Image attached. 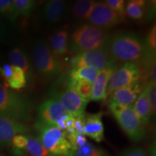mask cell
I'll return each instance as SVG.
<instances>
[{"label":"cell","mask_w":156,"mask_h":156,"mask_svg":"<svg viewBox=\"0 0 156 156\" xmlns=\"http://www.w3.org/2000/svg\"><path fill=\"white\" fill-rule=\"evenodd\" d=\"M107 49L112 59L122 64L140 65L147 59L155 57L147 51L145 40L132 31H122L109 37Z\"/></svg>","instance_id":"obj_1"},{"label":"cell","mask_w":156,"mask_h":156,"mask_svg":"<svg viewBox=\"0 0 156 156\" xmlns=\"http://www.w3.org/2000/svg\"><path fill=\"white\" fill-rule=\"evenodd\" d=\"M109 35L106 30L83 23L77 27L69 36L68 51L73 53L83 52L107 47Z\"/></svg>","instance_id":"obj_2"},{"label":"cell","mask_w":156,"mask_h":156,"mask_svg":"<svg viewBox=\"0 0 156 156\" xmlns=\"http://www.w3.org/2000/svg\"><path fill=\"white\" fill-rule=\"evenodd\" d=\"M35 128L38 139L53 156H74L75 147L67 132L54 124L37 121Z\"/></svg>","instance_id":"obj_3"},{"label":"cell","mask_w":156,"mask_h":156,"mask_svg":"<svg viewBox=\"0 0 156 156\" xmlns=\"http://www.w3.org/2000/svg\"><path fill=\"white\" fill-rule=\"evenodd\" d=\"M32 112V103L28 97L0 83V116L24 123L30 120Z\"/></svg>","instance_id":"obj_4"},{"label":"cell","mask_w":156,"mask_h":156,"mask_svg":"<svg viewBox=\"0 0 156 156\" xmlns=\"http://www.w3.org/2000/svg\"><path fill=\"white\" fill-rule=\"evenodd\" d=\"M31 58L35 69L43 79H54L61 73V64L51 53L47 42L44 39H36L34 42Z\"/></svg>","instance_id":"obj_5"},{"label":"cell","mask_w":156,"mask_h":156,"mask_svg":"<svg viewBox=\"0 0 156 156\" xmlns=\"http://www.w3.org/2000/svg\"><path fill=\"white\" fill-rule=\"evenodd\" d=\"M111 112L120 127L132 141L140 142L145 138V126L138 119L132 106L114 109Z\"/></svg>","instance_id":"obj_6"},{"label":"cell","mask_w":156,"mask_h":156,"mask_svg":"<svg viewBox=\"0 0 156 156\" xmlns=\"http://www.w3.org/2000/svg\"><path fill=\"white\" fill-rule=\"evenodd\" d=\"M51 98L57 100L64 110L74 117L82 116L85 114V110L89 101L81 98L67 85L60 90H54Z\"/></svg>","instance_id":"obj_7"},{"label":"cell","mask_w":156,"mask_h":156,"mask_svg":"<svg viewBox=\"0 0 156 156\" xmlns=\"http://www.w3.org/2000/svg\"><path fill=\"white\" fill-rule=\"evenodd\" d=\"M140 67L135 63H122L116 66L109 80L107 98L113 92L127 86L140 78Z\"/></svg>","instance_id":"obj_8"},{"label":"cell","mask_w":156,"mask_h":156,"mask_svg":"<svg viewBox=\"0 0 156 156\" xmlns=\"http://www.w3.org/2000/svg\"><path fill=\"white\" fill-rule=\"evenodd\" d=\"M124 19V16L112 10L104 2H95L87 20L89 24L106 30L119 25Z\"/></svg>","instance_id":"obj_9"},{"label":"cell","mask_w":156,"mask_h":156,"mask_svg":"<svg viewBox=\"0 0 156 156\" xmlns=\"http://www.w3.org/2000/svg\"><path fill=\"white\" fill-rule=\"evenodd\" d=\"M142 81L139 79L133 83L113 92L109 95L110 110L133 106L140 93L143 90Z\"/></svg>","instance_id":"obj_10"},{"label":"cell","mask_w":156,"mask_h":156,"mask_svg":"<svg viewBox=\"0 0 156 156\" xmlns=\"http://www.w3.org/2000/svg\"><path fill=\"white\" fill-rule=\"evenodd\" d=\"M112 59L107 47L97 48L78 54L72 62L71 69L80 67H90L100 71Z\"/></svg>","instance_id":"obj_11"},{"label":"cell","mask_w":156,"mask_h":156,"mask_svg":"<svg viewBox=\"0 0 156 156\" xmlns=\"http://www.w3.org/2000/svg\"><path fill=\"white\" fill-rule=\"evenodd\" d=\"M69 114L57 100L54 98L44 101L38 109V121L57 126L64 116Z\"/></svg>","instance_id":"obj_12"},{"label":"cell","mask_w":156,"mask_h":156,"mask_svg":"<svg viewBox=\"0 0 156 156\" xmlns=\"http://www.w3.org/2000/svg\"><path fill=\"white\" fill-rule=\"evenodd\" d=\"M30 131V127L25 123L0 116V146H10L15 136L25 134Z\"/></svg>","instance_id":"obj_13"},{"label":"cell","mask_w":156,"mask_h":156,"mask_svg":"<svg viewBox=\"0 0 156 156\" xmlns=\"http://www.w3.org/2000/svg\"><path fill=\"white\" fill-rule=\"evenodd\" d=\"M116 62L111 59L106 66L100 70L93 83L92 95L90 101H98L107 98V90L109 80L116 67Z\"/></svg>","instance_id":"obj_14"},{"label":"cell","mask_w":156,"mask_h":156,"mask_svg":"<svg viewBox=\"0 0 156 156\" xmlns=\"http://www.w3.org/2000/svg\"><path fill=\"white\" fill-rule=\"evenodd\" d=\"M83 134L97 142L104 140V126L102 122V114H84L83 118Z\"/></svg>","instance_id":"obj_15"},{"label":"cell","mask_w":156,"mask_h":156,"mask_svg":"<svg viewBox=\"0 0 156 156\" xmlns=\"http://www.w3.org/2000/svg\"><path fill=\"white\" fill-rule=\"evenodd\" d=\"M43 17L48 24L61 22L67 12V3L62 0H49L43 7Z\"/></svg>","instance_id":"obj_16"},{"label":"cell","mask_w":156,"mask_h":156,"mask_svg":"<svg viewBox=\"0 0 156 156\" xmlns=\"http://www.w3.org/2000/svg\"><path fill=\"white\" fill-rule=\"evenodd\" d=\"M69 33L67 30H60L51 35L48 38V46L53 55L58 59L68 51Z\"/></svg>","instance_id":"obj_17"},{"label":"cell","mask_w":156,"mask_h":156,"mask_svg":"<svg viewBox=\"0 0 156 156\" xmlns=\"http://www.w3.org/2000/svg\"><path fill=\"white\" fill-rule=\"evenodd\" d=\"M132 108L142 124L144 126L147 125L152 115L151 106L145 89H143V90L140 93L137 99L132 106Z\"/></svg>","instance_id":"obj_18"},{"label":"cell","mask_w":156,"mask_h":156,"mask_svg":"<svg viewBox=\"0 0 156 156\" xmlns=\"http://www.w3.org/2000/svg\"><path fill=\"white\" fill-rule=\"evenodd\" d=\"M27 141L25 145L17 155L25 154L27 156H53L45 148L37 136L26 134Z\"/></svg>","instance_id":"obj_19"},{"label":"cell","mask_w":156,"mask_h":156,"mask_svg":"<svg viewBox=\"0 0 156 156\" xmlns=\"http://www.w3.org/2000/svg\"><path fill=\"white\" fill-rule=\"evenodd\" d=\"M4 81L7 87L19 90L26 85V75L20 68L11 65L10 75Z\"/></svg>","instance_id":"obj_20"},{"label":"cell","mask_w":156,"mask_h":156,"mask_svg":"<svg viewBox=\"0 0 156 156\" xmlns=\"http://www.w3.org/2000/svg\"><path fill=\"white\" fill-rule=\"evenodd\" d=\"M74 156H110L106 151L100 147H95L83 138L75 146Z\"/></svg>","instance_id":"obj_21"},{"label":"cell","mask_w":156,"mask_h":156,"mask_svg":"<svg viewBox=\"0 0 156 156\" xmlns=\"http://www.w3.org/2000/svg\"><path fill=\"white\" fill-rule=\"evenodd\" d=\"M148 2L145 0L129 1L125 8V15L133 20H142L145 15Z\"/></svg>","instance_id":"obj_22"},{"label":"cell","mask_w":156,"mask_h":156,"mask_svg":"<svg viewBox=\"0 0 156 156\" xmlns=\"http://www.w3.org/2000/svg\"><path fill=\"white\" fill-rule=\"evenodd\" d=\"M9 60L10 65L20 68L23 70L25 75L28 73L30 70V64L26 54L22 48L20 47L13 48L9 54Z\"/></svg>","instance_id":"obj_23"},{"label":"cell","mask_w":156,"mask_h":156,"mask_svg":"<svg viewBox=\"0 0 156 156\" xmlns=\"http://www.w3.org/2000/svg\"><path fill=\"white\" fill-rule=\"evenodd\" d=\"M67 85L77 93L81 98L90 101L92 95L93 84L83 80H74L69 77Z\"/></svg>","instance_id":"obj_24"},{"label":"cell","mask_w":156,"mask_h":156,"mask_svg":"<svg viewBox=\"0 0 156 156\" xmlns=\"http://www.w3.org/2000/svg\"><path fill=\"white\" fill-rule=\"evenodd\" d=\"M95 1L93 0H79L74 4L73 14L78 20H85L88 18L90 13L92 10Z\"/></svg>","instance_id":"obj_25"},{"label":"cell","mask_w":156,"mask_h":156,"mask_svg":"<svg viewBox=\"0 0 156 156\" xmlns=\"http://www.w3.org/2000/svg\"><path fill=\"white\" fill-rule=\"evenodd\" d=\"M98 72V70L90 67L72 69L69 72V78L74 80H83L93 84Z\"/></svg>","instance_id":"obj_26"},{"label":"cell","mask_w":156,"mask_h":156,"mask_svg":"<svg viewBox=\"0 0 156 156\" xmlns=\"http://www.w3.org/2000/svg\"><path fill=\"white\" fill-rule=\"evenodd\" d=\"M0 16L6 17L11 23L17 20L18 15L15 9L14 0H0Z\"/></svg>","instance_id":"obj_27"},{"label":"cell","mask_w":156,"mask_h":156,"mask_svg":"<svg viewBox=\"0 0 156 156\" xmlns=\"http://www.w3.org/2000/svg\"><path fill=\"white\" fill-rule=\"evenodd\" d=\"M14 5L17 15L29 16L36 9L37 2L35 0H14Z\"/></svg>","instance_id":"obj_28"},{"label":"cell","mask_w":156,"mask_h":156,"mask_svg":"<svg viewBox=\"0 0 156 156\" xmlns=\"http://www.w3.org/2000/svg\"><path fill=\"white\" fill-rule=\"evenodd\" d=\"M144 89L145 90L150 106H151V115L155 116L156 112V83L150 82L146 84Z\"/></svg>","instance_id":"obj_29"},{"label":"cell","mask_w":156,"mask_h":156,"mask_svg":"<svg viewBox=\"0 0 156 156\" xmlns=\"http://www.w3.org/2000/svg\"><path fill=\"white\" fill-rule=\"evenodd\" d=\"M145 46L147 51L152 56H155L156 52V26L155 24L152 27L148 32V34L145 40Z\"/></svg>","instance_id":"obj_30"},{"label":"cell","mask_w":156,"mask_h":156,"mask_svg":"<svg viewBox=\"0 0 156 156\" xmlns=\"http://www.w3.org/2000/svg\"><path fill=\"white\" fill-rule=\"evenodd\" d=\"M112 10L125 16V2L124 0H106L104 2Z\"/></svg>","instance_id":"obj_31"},{"label":"cell","mask_w":156,"mask_h":156,"mask_svg":"<svg viewBox=\"0 0 156 156\" xmlns=\"http://www.w3.org/2000/svg\"><path fill=\"white\" fill-rule=\"evenodd\" d=\"M119 156H149V155L141 147H132L125 150Z\"/></svg>","instance_id":"obj_32"},{"label":"cell","mask_w":156,"mask_h":156,"mask_svg":"<svg viewBox=\"0 0 156 156\" xmlns=\"http://www.w3.org/2000/svg\"><path fill=\"white\" fill-rule=\"evenodd\" d=\"M9 38V30L7 25L0 17V42H5Z\"/></svg>","instance_id":"obj_33"},{"label":"cell","mask_w":156,"mask_h":156,"mask_svg":"<svg viewBox=\"0 0 156 156\" xmlns=\"http://www.w3.org/2000/svg\"><path fill=\"white\" fill-rule=\"evenodd\" d=\"M0 156H2V155H0Z\"/></svg>","instance_id":"obj_34"}]
</instances>
